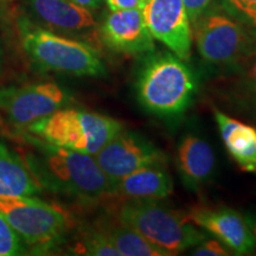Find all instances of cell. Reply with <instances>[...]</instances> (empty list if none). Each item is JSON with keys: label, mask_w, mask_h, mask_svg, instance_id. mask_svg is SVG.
I'll return each instance as SVG.
<instances>
[{"label": "cell", "mask_w": 256, "mask_h": 256, "mask_svg": "<svg viewBox=\"0 0 256 256\" xmlns=\"http://www.w3.org/2000/svg\"><path fill=\"white\" fill-rule=\"evenodd\" d=\"M66 98L55 83L6 86L0 88V110L14 126L28 127L62 108Z\"/></svg>", "instance_id": "cell-8"}, {"label": "cell", "mask_w": 256, "mask_h": 256, "mask_svg": "<svg viewBox=\"0 0 256 256\" xmlns=\"http://www.w3.org/2000/svg\"><path fill=\"white\" fill-rule=\"evenodd\" d=\"M42 188L86 202L115 194V186L94 156L52 145L40 138L28 139L23 156Z\"/></svg>", "instance_id": "cell-1"}, {"label": "cell", "mask_w": 256, "mask_h": 256, "mask_svg": "<svg viewBox=\"0 0 256 256\" xmlns=\"http://www.w3.org/2000/svg\"><path fill=\"white\" fill-rule=\"evenodd\" d=\"M138 98L147 110L162 116L182 113L196 90V80L177 56L159 55L147 60L138 78Z\"/></svg>", "instance_id": "cell-4"}, {"label": "cell", "mask_w": 256, "mask_h": 256, "mask_svg": "<svg viewBox=\"0 0 256 256\" xmlns=\"http://www.w3.org/2000/svg\"><path fill=\"white\" fill-rule=\"evenodd\" d=\"M0 70H2V56H0Z\"/></svg>", "instance_id": "cell-28"}, {"label": "cell", "mask_w": 256, "mask_h": 256, "mask_svg": "<svg viewBox=\"0 0 256 256\" xmlns=\"http://www.w3.org/2000/svg\"><path fill=\"white\" fill-rule=\"evenodd\" d=\"M80 252L92 256H121L119 250L114 247L101 232H87L84 238L78 242Z\"/></svg>", "instance_id": "cell-20"}, {"label": "cell", "mask_w": 256, "mask_h": 256, "mask_svg": "<svg viewBox=\"0 0 256 256\" xmlns=\"http://www.w3.org/2000/svg\"><path fill=\"white\" fill-rule=\"evenodd\" d=\"M142 12L153 38L180 60L190 58L192 28L183 0H147Z\"/></svg>", "instance_id": "cell-10"}, {"label": "cell", "mask_w": 256, "mask_h": 256, "mask_svg": "<svg viewBox=\"0 0 256 256\" xmlns=\"http://www.w3.org/2000/svg\"><path fill=\"white\" fill-rule=\"evenodd\" d=\"M183 2L186 8L190 23L194 25L197 19L210 8L212 0H183Z\"/></svg>", "instance_id": "cell-23"}, {"label": "cell", "mask_w": 256, "mask_h": 256, "mask_svg": "<svg viewBox=\"0 0 256 256\" xmlns=\"http://www.w3.org/2000/svg\"><path fill=\"white\" fill-rule=\"evenodd\" d=\"M174 190L171 176L164 165H150L115 183V194L126 200H162Z\"/></svg>", "instance_id": "cell-14"}, {"label": "cell", "mask_w": 256, "mask_h": 256, "mask_svg": "<svg viewBox=\"0 0 256 256\" xmlns=\"http://www.w3.org/2000/svg\"><path fill=\"white\" fill-rule=\"evenodd\" d=\"M215 119L230 156L243 171L256 172V128L220 110H215Z\"/></svg>", "instance_id": "cell-15"}, {"label": "cell", "mask_w": 256, "mask_h": 256, "mask_svg": "<svg viewBox=\"0 0 256 256\" xmlns=\"http://www.w3.org/2000/svg\"><path fill=\"white\" fill-rule=\"evenodd\" d=\"M101 36L106 46L124 55H144L154 50V38L140 8L112 11L102 24Z\"/></svg>", "instance_id": "cell-12"}, {"label": "cell", "mask_w": 256, "mask_h": 256, "mask_svg": "<svg viewBox=\"0 0 256 256\" xmlns=\"http://www.w3.org/2000/svg\"><path fill=\"white\" fill-rule=\"evenodd\" d=\"M188 216L191 222L216 236L236 255L252 254L255 250L254 234L246 217H242L235 210L229 208L197 206Z\"/></svg>", "instance_id": "cell-11"}, {"label": "cell", "mask_w": 256, "mask_h": 256, "mask_svg": "<svg viewBox=\"0 0 256 256\" xmlns=\"http://www.w3.org/2000/svg\"><path fill=\"white\" fill-rule=\"evenodd\" d=\"M28 128L44 142L92 156L124 130L120 121L107 115L72 108H60Z\"/></svg>", "instance_id": "cell-5"}, {"label": "cell", "mask_w": 256, "mask_h": 256, "mask_svg": "<svg viewBox=\"0 0 256 256\" xmlns=\"http://www.w3.org/2000/svg\"><path fill=\"white\" fill-rule=\"evenodd\" d=\"M223 8L256 36V0H222Z\"/></svg>", "instance_id": "cell-19"}, {"label": "cell", "mask_w": 256, "mask_h": 256, "mask_svg": "<svg viewBox=\"0 0 256 256\" xmlns=\"http://www.w3.org/2000/svg\"><path fill=\"white\" fill-rule=\"evenodd\" d=\"M194 256H228L230 252L220 240H204L194 248Z\"/></svg>", "instance_id": "cell-22"}, {"label": "cell", "mask_w": 256, "mask_h": 256, "mask_svg": "<svg viewBox=\"0 0 256 256\" xmlns=\"http://www.w3.org/2000/svg\"><path fill=\"white\" fill-rule=\"evenodd\" d=\"M104 174L114 184L150 165H164L166 156L146 139L121 130L94 156Z\"/></svg>", "instance_id": "cell-9"}, {"label": "cell", "mask_w": 256, "mask_h": 256, "mask_svg": "<svg viewBox=\"0 0 256 256\" xmlns=\"http://www.w3.org/2000/svg\"><path fill=\"white\" fill-rule=\"evenodd\" d=\"M250 78L254 84L256 86V60H254V64H252V70H250Z\"/></svg>", "instance_id": "cell-27"}, {"label": "cell", "mask_w": 256, "mask_h": 256, "mask_svg": "<svg viewBox=\"0 0 256 256\" xmlns=\"http://www.w3.org/2000/svg\"><path fill=\"white\" fill-rule=\"evenodd\" d=\"M101 232L121 256H168V252L156 247L139 232L119 220L118 223H107Z\"/></svg>", "instance_id": "cell-18"}, {"label": "cell", "mask_w": 256, "mask_h": 256, "mask_svg": "<svg viewBox=\"0 0 256 256\" xmlns=\"http://www.w3.org/2000/svg\"><path fill=\"white\" fill-rule=\"evenodd\" d=\"M246 220H247L249 226H250L252 232V234H254L255 240H256V214L255 215L246 216Z\"/></svg>", "instance_id": "cell-26"}, {"label": "cell", "mask_w": 256, "mask_h": 256, "mask_svg": "<svg viewBox=\"0 0 256 256\" xmlns=\"http://www.w3.org/2000/svg\"><path fill=\"white\" fill-rule=\"evenodd\" d=\"M177 165L185 183L190 186H197L212 174L215 154L206 140L188 134L178 146Z\"/></svg>", "instance_id": "cell-16"}, {"label": "cell", "mask_w": 256, "mask_h": 256, "mask_svg": "<svg viewBox=\"0 0 256 256\" xmlns=\"http://www.w3.org/2000/svg\"><path fill=\"white\" fill-rule=\"evenodd\" d=\"M110 11L118 10H130V8H142L145 2L142 0H106Z\"/></svg>", "instance_id": "cell-24"}, {"label": "cell", "mask_w": 256, "mask_h": 256, "mask_svg": "<svg viewBox=\"0 0 256 256\" xmlns=\"http://www.w3.org/2000/svg\"><path fill=\"white\" fill-rule=\"evenodd\" d=\"M116 218L168 256L196 247L206 238V234L192 226L188 216L156 203L154 200H127L118 211Z\"/></svg>", "instance_id": "cell-3"}, {"label": "cell", "mask_w": 256, "mask_h": 256, "mask_svg": "<svg viewBox=\"0 0 256 256\" xmlns=\"http://www.w3.org/2000/svg\"><path fill=\"white\" fill-rule=\"evenodd\" d=\"M31 14L48 28L62 32H80L96 25L90 10L70 0H25Z\"/></svg>", "instance_id": "cell-13"}, {"label": "cell", "mask_w": 256, "mask_h": 256, "mask_svg": "<svg viewBox=\"0 0 256 256\" xmlns=\"http://www.w3.org/2000/svg\"><path fill=\"white\" fill-rule=\"evenodd\" d=\"M40 191L24 159L0 142V196H36Z\"/></svg>", "instance_id": "cell-17"}, {"label": "cell", "mask_w": 256, "mask_h": 256, "mask_svg": "<svg viewBox=\"0 0 256 256\" xmlns=\"http://www.w3.org/2000/svg\"><path fill=\"white\" fill-rule=\"evenodd\" d=\"M18 28L23 49L40 68L92 78L107 72L98 54L89 44L36 26L26 18L19 19Z\"/></svg>", "instance_id": "cell-2"}, {"label": "cell", "mask_w": 256, "mask_h": 256, "mask_svg": "<svg viewBox=\"0 0 256 256\" xmlns=\"http://www.w3.org/2000/svg\"><path fill=\"white\" fill-rule=\"evenodd\" d=\"M0 215L25 246L36 249L51 248L68 228L63 211L34 196H0Z\"/></svg>", "instance_id": "cell-6"}, {"label": "cell", "mask_w": 256, "mask_h": 256, "mask_svg": "<svg viewBox=\"0 0 256 256\" xmlns=\"http://www.w3.org/2000/svg\"><path fill=\"white\" fill-rule=\"evenodd\" d=\"M70 2H75L82 8H86L88 10H94L100 8L102 0H70Z\"/></svg>", "instance_id": "cell-25"}, {"label": "cell", "mask_w": 256, "mask_h": 256, "mask_svg": "<svg viewBox=\"0 0 256 256\" xmlns=\"http://www.w3.org/2000/svg\"><path fill=\"white\" fill-rule=\"evenodd\" d=\"M26 250L25 244L0 215V256H17Z\"/></svg>", "instance_id": "cell-21"}, {"label": "cell", "mask_w": 256, "mask_h": 256, "mask_svg": "<svg viewBox=\"0 0 256 256\" xmlns=\"http://www.w3.org/2000/svg\"><path fill=\"white\" fill-rule=\"evenodd\" d=\"M142 2H147V0H142Z\"/></svg>", "instance_id": "cell-29"}, {"label": "cell", "mask_w": 256, "mask_h": 256, "mask_svg": "<svg viewBox=\"0 0 256 256\" xmlns=\"http://www.w3.org/2000/svg\"><path fill=\"white\" fill-rule=\"evenodd\" d=\"M194 28L198 52L210 63L230 64L248 49V31L226 10L209 8Z\"/></svg>", "instance_id": "cell-7"}]
</instances>
